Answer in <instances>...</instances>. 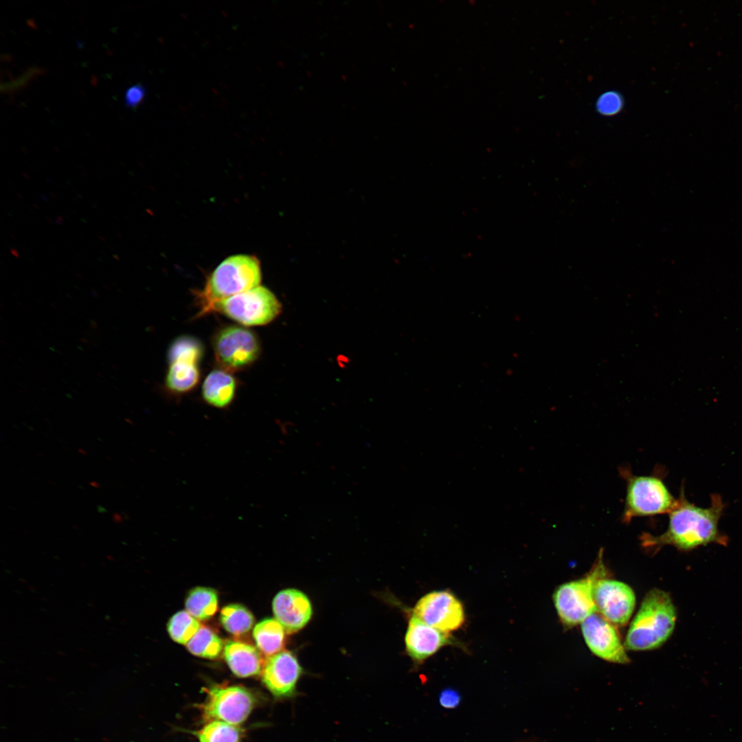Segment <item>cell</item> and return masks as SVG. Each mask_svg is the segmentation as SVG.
Segmentation results:
<instances>
[{
  "mask_svg": "<svg viewBox=\"0 0 742 742\" xmlns=\"http://www.w3.org/2000/svg\"><path fill=\"white\" fill-rule=\"evenodd\" d=\"M725 505L719 495H713L708 508L697 506L681 493L675 508L668 513L666 530L659 536L642 535L644 548L657 550L664 546L688 551L710 543L726 545L727 538L719 532L718 523Z\"/></svg>",
  "mask_w": 742,
  "mask_h": 742,
  "instance_id": "obj_1",
  "label": "cell"
},
{
  "mask_svg": "<svg viewBox=\"0 0 742 742\" xmlns=\"http://www.w3.org/2000/svg\"><path fill=\"white\" fill-rule=\"evenodd\" d=\"M676 619V609L670 595L660 589L650 590L629 626L625 648L631 651L659 648L673 633Z\"/></svg>",
  "mask_w": 742,
  "mask_h": 742,
  "instance_id": "obj_2",
  "label": "cell"
},
{
  "mask_svg": "<svg viewBox=\"0 0 742 742\" xmlns=\"http://www.w3.org/2000/svg\"><path fill=\"white\" fill-rule=\"evenodd\" d=\"M261 270L254 256L238 254L223 260L198 292L199 314L212 313L218 302L260 286Z\"/></svg>",
  "mask_w": 742,
  "mask_h": 742,
  "instance_id": "obj_3",
  "label": "cell"
},
{
  "mask_svg": "<svg viewBox=\"0 0 742 742\" xmlns=\"http://www.w3.org/2000/svg\"><path fill=\"white\" fill-rule=\"evenodd\" d=\"M607 576L603 561V550L589 573L578 580L559 585L553 594V601L561 623L572 627L582 623L596 612L594 600V587L597 581Z\"/></svg>",
  "mask_w": 742,
  "mask_h": 742,
  "instance_id": "obj_4",
  "label": "cell"
},
{
  "mask_svg": "<svg viewBox=\"0 0 742 742\" xmlns=\"http://www.w3.org/2000/svg\"><path fill=\"white\" fill-rule=\"evenodd\" d=\"M203 690L206 697L199 705L203 723L221 721L239 726L247 720L258 703L252 691L240 685L223 683Z\"/></svg>",
  "mask_w": 742,
  "mask_h": 742,
  "instance_id": "obj_5",
  "label": "cell"
},
{
  "mask_svg": "<svg viewBox=\"0 0 742 742\" xmlns=\"http://www.w3.org/2000/svg\"><path fill=\"white\" fill-rule=\"evenodd\" d=\"M622 473L627 480L622 522L629 523L636 517L669 513L676 506L677 499L660 478Z\"/></svg>",
  "mask_w": 742,
  "mask_h": 742,
  "instance_id": "obj_6",
  "label": "cell"
},
{
  "mask_svg": "<svg viewBox=\"0 0 742 742\" xmlns=\"http://www.w3.org/2000/svg\"><path fill=\"white\" fill-rule=\"evenodd\" d=\"M281 308L275 295L258 286L217 303L212 312L223 313L245 326H261L273 321Z\"/></svg>",
  "mask_w": 742,
  "mask_h": 742,
  "instance_id": "obj_7",
  "label": "cell"
},
{
  "mask_svg": "<svg viewBox=\"0 0 742 742\" xmlns=\"http://www.w3.org/2000/svg\"><path fill=\"white\" fill-rule=\"evenodd\" d=\"M213 346L217 362L227 371L247 368L257 359L260 352L257 336L237 326H227L218 332Z\"/></svg>",
  "mask_w": 742,
  "mask_h": 742,
  "instance_id": "obj_8",
  "label": "cell"
},
{
  "mask_svg": "<svg viewBox=\"0 0 742 742\" xmlns=\"http://www.w3.org/2000/svg\"><path fill=\"white\" fill-rule=\"evenodd\" d=\"M412 614L428 625L446 633L461 628L465 622L464 606L449 590H435L421 597Z\"/></svg>",
  "mask_w": 742,
  "mask_h": 742,
  "instance_id": "obj_9",
  "label": "cell"
},
{
  "mask_svg": "<svg viewBox=\"0 0 742 742\" xmlns=\"http://www.w3.org/2000/svg\"><path fill=\"white\" fill-rule=\"evenodd\" d=\"M593 595L596 611L607 621L616 626L628 622L636 605L634 592L628 585L602 578L595 583Z\"/></svg>",
  "mask_w": 742,
  "mask_h": 742,
  "instance_id": "obj_10",
  "label": "cell"
},
{
  "mask_svg": "<svg viewBox=\"0 0 742 742\" xmlns=\"http://www.w3.org/2000/svg\"><path fill=\"white\" fill-rule=\"evenodd\" d=\"M584 640L598 657L616 664H628L630 659L614 625L596 612L581 623Z\"/></svg>",
  "mask_w": 742,
  "mask_h": 742,
  "instance_id": "obj_11",
  "label": "cell"
},
{
  "mask_svg": "<svg viewBox=\"0 0 742 742\" xmlns=\"http://www.w3.org/2000/svg\"><path fill=\"white\" fill-rule=\"evenodd\" d=\"M302 672L296 656L291 651H282L267 657L260 675L264 686L273 697L282 699L295 695Z\"/></svg>",
  "mask_w": 742,
  "mask_h": 742,
  "instance_id": "obj_12",
  "label": "cell"
},
{
  "mask_svg": "<svg viewBox=\"0 0 742 742\" xmlns=\"http://www.w3.org/2000/svg\"><path fill=\"white\" fill-rule=\"evenodd\" d=\"M405 643L408 655L414 662L423 663L442 647L455 642L450 634L428 625L412 614L408 622Z\"/></svg>",
  "mask_w": 742,
  "mask_h": 742,
  "instance_id": "obj_13",
  "label": "cell"
},
{
  "mask_svg": "<svg viewBox=\"0 0 742 742\" xmlns=\"http://www.w3.org/2000/svg\"><path fill=\"white\" fill-rule=\"evenodd\" d=\"M272 609L276 619L287 633L302 629L313 614L312 605L308 596L295 589L279 592L273 600Z\"/></svg>",
  "mask_w": 742,
  "mask_h": 742,
  "instance_id": "obj_14",
  "label": "cell"
},
{
  "mask_svg": "<svg viewBox=\"0 0 742 742\" xmlns=\"http://www.w3.org/2000/svg\"><path fill=\"white\" fill-rule=\"evenodd\" d=\"M223 655L231 671L239 677L260 675L265 660L252 644L238 640H227Z\"/></svg>",
  "mask_w": 742,
  "mask_h": 742,
  "instance_id": "obj_15",
  "label": "cell"
},
{
  "mask_svg": "<svg viewBox=\"0 0 742 742\" xmlns=\"http://www.w3.org/2000/svg\"><path fill=\"white\" fill-rule=\"evenodd\" d=\"M236 388V380L228 371L215 370L205 379L202 386V396L203 400L210 405L225 408L233 401Z\"/></svg>",
  "mask_w": 742,
  "mask_h": 742,
  "instance_id": "obj_16",
  "label": "cell"
},
{
  "mask_svg": "<svg viewBox=\"0 0 742 742\" xmlns=\"http://www.w3.org/2000/svg\"><path fill=\"white\" fill-rule=\"evenodd\" d=\"M285 632L276 619L266 618L255 626L253 636L259 651L269 657L282 651L285 644Z\"/></svg>",
  "mask_w": 742,
  "mask_h": 742,
  "instance_id": "obj_17",
  "label": "cell"
},
{
  "mask_svg": "<svg viewBox=\"0 0 742 742\" xmlns=\"http://www.w3.org/2000/svg\"><path fill=\"white\" fill-rule=\"evenodd\" d=\"M185 607L186 611L198 620H207L218 610L217 593L210 587H194L188 592Z\"/></svg>",
  "mask_w": 742,
  "mask_h": 742,
  "instance_id": "obj_18",
  "label": "cell"
},
{
  "mask_svg": "<svg viewBox=\"0 0 742 742\" xmlns=\"http://www.w3.org/2000/svg\"><path fill=\"white\" fill-rule=\"evenodd\" d=\"M199 379L196 364L186 362L170 363L166 376V387L172 392L183 393L196 386Z\"/></svg>",
  "mask_w": 742,
  "mask_h": 742,
  "instance_id": "obj_19",
  "label": "cell"
},
{
  "mask_svg": "<svg viewBox=\"0 0 742 742\" xmlns=\"http://www.w3.org/2000/svg\"><path fill=\"white\" fill-rule=\"evenodd\" d=\"M251 611L240 604H230L222 608L220 622L229 633L239 636L248 633L254 623Z\"/></svg>",
  "mask_w": 742,
  "mask_h": 742,
  "instance_id": "obj_20",
  "label": "cell"
},
{
  "mask_svg": "<svg viewBox=\"0 0 742 742\" xmlns=\"http://www.w3.org/2000/svg\"><path fill=\"white\" fill-rule=\"evenodd\" d=\"M204 723L201 728L192 732L199 742H242L243 731L238 726L221 721Z\"/></svg>",
  "mask_w": 742,
  "mask_h": 742,
  "instance_id": "obj_21",
  "label": "cell"
},
{
  "mask_svg": "<svg viewBox=\"0 0 742 742\" xmlns=\"http://www.w3.org/2000/svg\"><path fill=\"white\" fill-rule=\"evenodd\" d=\"M186 646L192 654L212 660L218 657L224 647L221 638L212 629L202 625Z\"/></svg>",
  "mask_w": 742,
  "mask_h": 742,
  "instance_id": "obj_22",
  "label": "cell"
},
{
  "mask_svg": "<svg viewBox=\"0 0 742 742\" xmlns=\"http://www.w3.org/2000/svg\"><path fill=\"white\" fill-rule=\"evenodd\" d=\"M201 625L197 619L187 611H179L174 614L167 624V630L170 638L181 644L187 643L199 630Z\"/></svg>",
  "mask_w": 742,
  "mask_h": 742,
  "instance_id": "obj_23",
  "label": "cell"
},
{
  "mask_svg": "<svg viewBox=\"0 0 742 742\" xmlns=\"http://www.w3.org/2000/svg\"><path fill=\"white\" fill-rule=\"evenodd\" d=\"M203 346L196 339L183 336L174 341L168 352L170 364L175 362H186L196 364L203 355Z\"/></svg>",
  "mask_w": 742,
  "mask_h": 742,
  "instance_id": "obj_24",
  "label": "cell"
},
{
  "mask_svg": "<svg viewBox=\"0 0 742 742\" xmlns=\"http://www.w3.org/2000/svg\"><path fill=\"white\" fill-rule=\"evenodd\" d=\"M146 95V89L141 83L128 87L124 94V104L128 109H135L141 104Z\"/></svg>",
  "mask_w": 742,
  "mask_h": 742,
  "instance_id": "obj_25",
  "label": "cell"
},
{
  "mask_svg": "<svg viewBox=\"0 0 742 742\" xmlns=\"http://www.w3.org/2000/svg\"><path fill=\"white\" fill-rule=\"evenodd\" d=\"M621 99L616 93H609L601 96L598 102V110L606 115L616 113L621 107Z\"/></svg>",
  "mask_w": 742,
  "mask_h": 742,
  "instance_id": "obj_26",
  "label": "cell"
},
{
  "mask_svg": "<svg viewBox=\"0 0 742 742\" xmlns=\"http://www.w3.org/2000/svg\"><path fill=\"white\" fill-rule=\"evenodd\" d=\"M438 701L440 705L445 709H454L460 704L461 696L456 690L447 688L440 693Z\"/></svg>",
  "mask_w": 742,
  "mask_h": 742,
  "instance_id": "obj_27",
  "label": "cell"
}]
</instances>
